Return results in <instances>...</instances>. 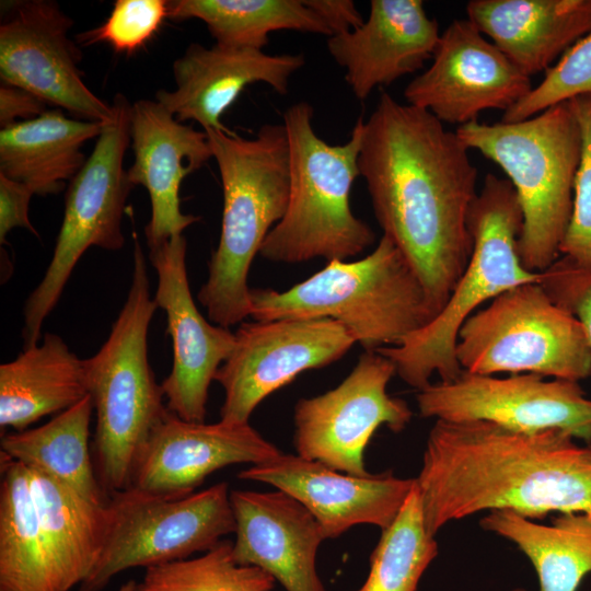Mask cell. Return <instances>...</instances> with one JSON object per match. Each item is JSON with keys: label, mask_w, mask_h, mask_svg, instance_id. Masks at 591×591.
I'll return each instance as SVG.
<instances>
[{"label": "cell", "mask_w": 591, "mask_h": 591, "mask_svg": "<svg viewBox=\"0 0 591 591\" xmlns=\"http://www.w3.org/2000/svg\"><path fill=\"white\" fill-rule=\"evenodd\" d=\"M468 148L429 112L383 92L359 155L375 219L441 311L473 251L468 213L477 169Z\"/></svg>", "instance_id": "cell-1"}, {"label": "cell", "mask_w": 591, "mask_h": 591, "mask_svg": "<svg viewBox=\"0 0 591 591\" xmlns=\"http://www.w3.org/2000/svg\"><path fill=\"white\" fill-rule=\"evenodd\" d=\"M576 440L561 429L436 420L415 478L428 533L485 510L531 520L549 512L591 517V444Z\"/></svg>", "instance_id": "cell-2"}, {"label": "cell", "mask_w": 591, "mask_h": 591, "mask_svg": "<svg viewBox=\"0 0 591 591\" xmlns=\"http://www.w3.org/2000/svg\"><path fill=\"white\" fill-rule=\"evenodd\" d=\"M219 167L223 209L219 244L197 299L209 320L229 328L251 313L247 276L289 200V143L283 124H265L254 138L206 129Z\"/></svg>", "instance_id": "cell-3"}, {"label": "cell", "mask_w": 591, "mask_h": 591, "mask_svg": "<svg viewBox=\"0 0 591 591\" xmlns=\"http://www.w3.org/2000/svg\"><path fill=\"white\" fill-rule=\"evenodd\" d=\"M132 241L127 299L106 341L83 359L96 414L93 462L108 497L130 487L139 455L169 410L148 359V331L158 305L150 296L146 257L136 232Z\"/></svg>", "instance_id": "cell-4"}, {"label": "cell", "mask_w": 591, "mask_h": 591, "mask_svg": "<svg viewBox=\"0 0 591 591\" xmlns=\"http://www.w3.org/2000/svg\"><path fill=\"white\" fill-rule=\"evenodd\" d=\"M254 321L332 318L366 351L397 346L434 313L419 278L385 235L366 257L334 259L286 291L251 289Z\"/></svg>", "instance_id": "cell-5"}, {"label": "cell", "mask_w": 591, "mask_h": 591, "mask_svg": "<svg viewBox=\"0 0 591 591\" xmlns=\"http://www.w3.org/2000/svg\"><path fill=\"white\" fill-rule=\"evenodd\" d=\"M306 101L289 106L283 126L289 143V200L285 216L270 230L259 254L276 263L322 257L346 260L375 241L372 229L350 208V190L360 176L364 119L359 117L348 141L331 144L313 127Z\"/></svg>", "instance_id": "cell-6"}, {"label": "cell", "mask_w": 591, "mask_h": 591, "mask_svg": "<svg viewBox=\"0 0 591 591\" xmlns=\"http://www.w3.org/2000/svg\"><path fill=\"white\" fill-rule=\"evenodd\" d=\"M455 132L508 176L522 212L520 260L529 271L543 273L559 257L572 209L581 135L570 101L521 121L476 120Z\"/></svg>", "instance_id": "cell-7"}, {"label": "cell", "mask_w": 591, "mask_h": 591, "mask_svg": "<svg viewBox=\"0 0 591 591\" xmlns=\"http://www.w3.org/2000/svg\"><path fill=\"white\" fill-rule=\"evenodd\" d=\"M522 212L512 184L486 174L468 213L473 237L470 260L441 311L399 345L375 351L389 358L396 374L421 391L438 374L452 382L463 372L455 355L461 327L480 305L519 285L540 281L525 269L518 253Z\"/></svg>", "instance_id": "cell-8"}, {"label": "cell", "mask_w": 591, "mask_h": 591, "mask_svg": "<svg viewBox=\"0 0 591 591\" xmlns=\"http://www.w3.org/2000/svg\"><path fill=\"white\" fill-rule=\"evenodd\" d=\"M456 359L478 375L534 373L579 382L591 375V349L578 317L540 281L519 285L466 320Z\"/></svg>", "instance_id": "cell-9"}, {"label": "cell", "mask_w": 591, "mask_h": 591, "mask_svg": "<svg viewBox=\"0 0 591 591\" xmlns=\"http://www.w3.org/2000/svg\"><path fill=\"white\" fill-rule=\"evenodd\" d=\"M131 106L125 95L114 96L112 117L103 123L92 153L70 181L51 260L23 308V349L39 343L43 323L85 251L91 246L118 251L125 243L121 219L134 187L124 169Z\"/></svg>", "instance_id": "cell-10"}, {"label": "cell", "mask_w": 591, "mask_h": 591, "mask_svg": "<svg viewBox=\"0 0 591 591\" xmlns=\"http://www.w3.org/2000/svg\"><path fill=\"white\" fill-rule=\"evenodd\" d=\"M108 525L101 556L79 591H102L124 570L144 569L208 552L235 532L228 483L183 498H161L135 488L107 502Z\"/></svg>", "instance_id": "cell-11"}, {"label": "cell", "mask_w": 591, "mask_h": 591, "mask_svg": "<svg viewBox=\"0 0 591 591\" xmlns=\"http://www.w3.org/2000/svg\"><path fill=\"white\" fill-rule=\"evenodd\" d=\"M394 363L378 351H364L334 389L300 398L293 413L296 454L355 476H367L364 451L375 430L401 432L410 422L408 404L386 389Z\"/></svg>", "instance_id": "cell-12"}, {"label": "cell", "mask_w": 591, "mask_h": 591, "mask_svg": "<svg viewBox=\"0 0 591 591\" xmlns=\"http://www.w3.org/2000/svg\"><path fill=\"white\" fill-rule=\"evenodd\" d=\"M234 334V348L215 375L224 391L220 420L229 424H248L268 395L337 361L357 343L326 317L242 322Z\"/></svg>", "instance_id": "cell-13"}, {"label": "cell", "mask_w": 591, "mask_h": 591, "mask_svg": "<svg viewBox=\"0 0 591 591\" xmlns=\"http://www.w3.org/2000/svg\"><path fill=\"white\" fill-rule=\"evenodd\" d=\"M416 401L425 418L485 420L522 432L561 429L591 444V399L579 382L534 373L496 378L463 371L452 382L418 391Z\"/></svg>", "instance_id": "cell-14"}, {"label": "cell", "mask_w": 591, "mask_h": 591, "mask_svg": "<svg viewBox=\"0 0 591 591\" xmlns=\"http://www.w3.org/2000/svg\"><path fill=\"white\" fill-rule=\"evenodd\" d=\"M0 23V78L80 119L104 123L112 104L84 83L82 51L69 36L73 20L51 0L4 2Z\"/></svg>", "instance_id": "cell-15"}, {"label": "cell", "mask_w": 591, "mask_h": 591, "mask_svg": "<svg viewBox=\"0 0 591 591\" xmlns=\"http://www.w3.org/2000/svg\"><path fill=\"white\" fill-rule=\"evenodd\" d=\"M532 88L531 78L471 20L459 19L441 33L432 63L406 85L404 97L441 123L462 126L487 109L506 112Z\"/></svg>", "instance_id": "cell-16"}, {"label": "cell", "mask_w": 591, "mask_h": 591, "mask_svg": "<svg viewBox=\"0 0 591 591\" xmlns=\"http://www.w3.org/2000/svg\"><path fill=\"white\" fill-rule=\"evenodd\" d=\"M186 248L183 234L149 248L158 275L153 299L166 313L173 347L172 370L161 386L170 412L187 421L205 422L210 383L232 352L235 334L211 324L198 311L187 277Z\"/></svg>", "instance_id": "cell-17"}, {"label": "cell", "mask_w": 591, "mask_h": 591, "mask_svg": "<svg viewBox=\"0 0 591 591\" xmlns=\"http://www.w3.org/2000/svg\"><path fill=\"white\" fill-rule=\"evenodd\" d=\"M280 453L250 422H194L167 410L139 455L130 487L155 497L183 498L220 468L256 465Z\"/></svg>", "instance_id": "cell-18"}, {"label": "cell", "mask_w": 591, "mask_h": 591, "mask_svg": "<svg viewBox=\"0 0 591 591\" xmlns=\"http://www.w3.org/2000/svg\"><path fill=\"white\" fill-rule=\"evenodd\" d=\"M237 476L270 485L297 499L314 515L325 540L358 524L385 530L416 484L415 478H399L390 471L355 476L282 452L242 470Z\"/></svg>", "instance_id": "cell-19"}, {"label": "cell", "mask_w": 591, "mask_h": 591, "mask_svg": "<svg viewBox=\"0 0 591 591\" xmlns=\"http://www.w3.org/2000/svg\"><path fill=\"white\" fill-rule=\"evenodd\" d=\"M130 137L134 162L127 175L134 186L149 193L151 218L144 233L152 248L200 220L182 212L179 188L187 175L212 158V150L205 131L184 125L151 100L132 104Z\"/></svg>", "instance_id": "cell-20"}, {"label": "cell", "mask_w": 591, "mask_h": 591, "mask_svg": "<svg viewBox=\"0 0 591 591\" xmlns=\"http://www.w3.org/2000/svg\"><path fill=\"white\" fill-rule=\"evenodd\" d=\"M304 65L302 54L268 55L257 49L192 43L173 62L175 89L159 90L155 101L181 123L195 120L204 130L229 132L221 116L247 85L263 82L285 95L291 77Z\"/></svg>", "instance_id": "cell-21"}, {"label": "cell", "mask_w": 591, "mask_h": 591, "mask_svg": "<svg viewBox=\"0 0 591 591\" xmlns=\"http://www.w3.org/2000/svg\"><path fill=\"white\" fill-rule=\"evenodd\" d=\"M236 564L269 573L287 591H326L316 554L325 540L314 515L281 490H230Z\"/></svg>", "instance_id": "cell-22"}, {"label": "cell", "mask_w": 591, "mask_h": 591, "mask_svg": "<svg viewBox=\"0 0 591 591\" xmlns=\"http://www.w3.org/2000/svg\"><path fill=\"white\" fill-rule=\"evenodd\" d=\"M438 22L421 0H371L368 19L358 28L328 37L327 49L345 69L358 100L422 68L440 38Z\"/></svg>", "instance_id": "cell-23"}, {"label": "cell", "mask_w": 591, "mask_h": 591, "mask_svg": "<svg viewBox=\"0 0 591 591\" xmlns=\"http://www.w3.org/2000/svg\"><path fill=\"white\" fill-rule=\"evenodd\" d=\"M466 13L530 78L591 30V0H472Z\"/></svg>", "instance_id": "cell-24"}, {"label": "cell", "mask_w": 591, "mask_h": 591, "mask_svg": "<svg viewBox=\"0 0 591 591\" xmlns=\"http://www.w3.org/2000/svg\"><path fill=\"white\" fill-rule=\"evenodd\" d=\"M51 591L80 586L97 563L106 537V506H96L51 476L30 468Z\"/></svg>", "instance_id": "cell-25"}, {"label": "cell", "mask_w": 591, "mask_h": 591, "mask_svg": "<svg viewBox=\"0 0 591 591\" xmlns=\"http://www.w3.org/2000/svg\"><path fill=\"white\" fill-rule=\"evenodd\" d=\"M86 395L83 359L60 336L46 333L40 344L24 348L14 360L0 366L1 431L26 430Z\"/></svg>", "instance_id": "cell-26"}, {"label": "cell", "mask_w": 591, "mask_h": 591, "mask_svg": "<svg viewBox=\"0 0 591 591\" xmlns=\"http://www.w3.org/2000/svg\"><path fill=\"white\" fill-rule=\"evenodd\" d=\"M103 123L72 119L59 108L0 130V173L35 195L62 190L82 169V147L97 138Z\"/></svg>", "instance_id": "cell-27"}, {"label": "cell", "mask_w": 591, "mask_h": 591, "mask_svg": "<svg viewBox=\"0 0 591 591\" xmlns=\"http://www.w3.org/2000/svg\"><path fill=\"white\" fill-rule=\"evenodd\" d=\"M94 410L90 395L57 414L43 426L1 436V454L60 482L83 499L106 506L90 452V425Z\"/></svg>", "instance_id": "cell-28"}, {"label": "cell", "mask_w": 591, "mask_h": 591, "mask_svg": "<svg viewBox=\"0 0 591 591\" xmlns=\"http://www.w3.org/2000/svg\"><path fill=\"white\" fill-rule=\"evenodd\" d=\"M479 524L514 543L529 558L538 591H577L591 573V517L584 513H560L545 525L510 510H493Z\"/></svg>", "instance_id": "cell-29"}, {"label": "cell", "mask_w": 591, "mask_h": 591, "mask_svg": "<svg viewBox=\"0 0 591 591\" xmlns=\"http://www.w3.org/2000/svg\"><path fill=\"white\" fill-rule=\"evenodd\" d=\"M167 18L204 22L216 44L263 50L269 34L298 31L332 36L305 0H172Z\"/></svg>", "instance_id": "cell-30"}, {"label": "cell", "mask_w": 591, "mask_h": 591, "mask_svg": "<svg viewBox=\"0 0 591 591\" xmlns=\"http://www.w3.org/2000/svg\"><path fill=\"white\" fill-rule=\"evenodd\" d=\"M0 467V591H51L28 470L4 454Z\"/></svg>", "instance_id": "cell-31"}, {"label": "cell", "mask_w": 591, "mask_h": 591, "mask_svg": "<svg viewBox=\"0 0 591 591\" xmlns=\"http://www.w3.org/2000/svg\"><path fill=\"white\" fill-rule=\"evenodd\" d=\"M570 103L581 135L572 209L559 257L541 273L540 283L555 303L573 313L577 301L591 287V94Z\"/></svg>", "instance_id": "cell-32"}, {"label": "cell", "mask_w": 591, "mask_h": 591, "mask_svg": "<svg viewBox=\"0 0 591 591\" xmlns=\"http://www.w3.org/2000/svg\"><path fill=\"white\" fill-rule=\"evenodd\" d=\"M434 537L426 529L415 484L394 522L382 530L370 556L369 575L356 591H416L438 555Z\"/></svg>", "instance_id": "cell-33"}, {"label": "cell", "mask_w": 591, "mask_h": 591, "mask_svg": "<svg viewBox=\"0 0 591 591\" xmlns=\"http://www.w3.org/2000/svg\"><path fill=\"white\" fill-rule=\"evenodd\" d=\"M275 581L258 567L236 564L232 543L222 540L199 557L147 568L137 591H271Z\"/></svg>", "instance_id": "cell-34"}, {"label": "cell", "mask_w": 591, "mask_h": 591, "mask_svg": "<svg viewBox=\"0 0 591 591\" xmlns=\"http://www.w3.org/2000/svg\"><path fill=\"white\" fill-rule=\"evenodd\" d=\"M591 94V30L546 70L544 79L502 114V123L531 118L577 96Z\"/></svg>", "instance_id": "cell-35"}, {"label": "cell", "mask_w": 591, "mask_h": 591, "mask_svg": "<svg viewBox=\"0 0 591 591\" xmlns=\"http://www.w3.org/2000/svg\"><path fill=\"white\" fill-rule=\"evenodd\" d=\"M167 18V1L116 0L106 21L77 35V43L89 46L107 43L117 53L131 54L143 47Z\"/></svg>", "instance_id": "cell-36"}, {"label": "cell", "mask_w": 591, "mask_h": 591, "mask_svg": "<svg viewBox=\"0 0 591 591\" xmlns=\"http://www.w3.org/2000/svg\"><path fill=\"white\" fill-rule=\"evenodd\" d=\"M34 193L26 185L0 173V243L14 228H24L38 235L28 218V209Z\"/></svg>", "instance_id": "cell-37"}, {"label": "cell", "mask_w": 591, "mask_h": 591, "mask_svg": "<svg viewBox=\"0 0 591 591\" xmlns=\"http://www.w3.org/2000/svg\"><path fill=\"white\" fill-rule=\"evenodd\" d=\"M47 104L28 91L11 84H0V127L31 120L44 114Z\"/></svg>", "instance_id": "cell-38"}, {"label": "cell", "mask_w": 591, "mask_h": 591, "mask_svg": "<svg viewBox=\"0 0 591 591\" xmlns=\"http://www.w3.org/2000/svg\"><path fill=\"white\" fill-rule=\"evenodd\" d=\"M305 3L325 22L332 36L354 31L364 22L351 0H305Z\"/></svg>", "instance_id": "cell-39"}, {"label": "cell", "mask_w": 591, "mask_h": 591, "mask_svg": "<svg viewBox=\"0 0 591 591\" xmlns=\"http://www.w3.org/2000/svg\"><path fill=\"white\" fill-rule=\"evenodd\" d=\"M573 313L584 329L591 349V287L577 301Z\"/></svg>", "instance_id": "cell-40"}, {"label": "cell", "mask_w": 591, "mask_h": 591, "mask_svg": "<svg viewBox=\"0 0 591 591\" xmlns=\"http://www.w3.org/2000/svg\"><path fill=\"white\" fill-rule=\"evenodd\" d=\"M117 591H137V582L135 580H128Z\"/></svg>", "instance_id": "cell-41"}]
</instances>
